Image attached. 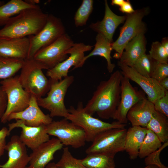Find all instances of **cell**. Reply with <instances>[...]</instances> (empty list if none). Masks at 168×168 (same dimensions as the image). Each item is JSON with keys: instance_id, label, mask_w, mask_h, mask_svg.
I'll return each mask as SVG.
<instances>
[{"instance_id": "obj_11", "label": "cell", "mask_w": 168, "mask_h": 168, "mask_svg": "<svg viewBox=\"0 0 168 168\" xmlns=\"http://www.w3.org/2000/svg\"><path fill=\"white\" fill-rule=\"evenodd\" d=\"M74 44L66 33L50 44L39 50L33 58L48 70L67 58V52Z\"/></svg>"}, {"instance_id": "obj_26", "label": "cell", "mask_w": 168, "mask_h": 168, "mask_svg": "<svg viewBox=\"0 0 168 168\" xmlns=\"http://www.w3.org/2000/svg\"><path fill=\"white\" fill-rule=\"evenodd\" d=\"M153 132L162 143L168 142V119L166 116L155 110L146 127Z\"/></svg>"}, {"instance_id": "obj_1", "label": "cell", "mask_w": 168, "mask_h": 168, "mask_svg": "<svg viewBox=\"0 0 168 168\" xmlns=\"http://www.w3.org/2000/svg\"><path fill=\"white\" fill-rule=\"evenodd\" d=\"M123 77L117 70L108 80L101 81L84 107L85 111L92 116L96 113L102 119L112 118L119 103Z\"/></svg>"}, {"instance_id": "obj_22", "label": "cell", "mask_w": 168, "mask_h": 168, "mask_svg": "<svg viewBox=\"0 0 168 168\" xmlns=\"http://www.w3.org/2000/svg\"><path fill=\"white\" fill-rule=\"evenodd\" d=\"M145 34H138L128 43L119 62L131 67L139 58L146 53L147 42Z\"/></svg>"}, {"instance_id": "obj_16", "label": "cell", "mask_w": 168, "mask_h": 168, "mask_svg": "<svg viewBox=\"0 0 168 168\" xmlns=\"http://www.w3.org/2000/svg\"><path fill=\"white\" fill-rule=\"evenodd\" d=\"M12 119L22 120L26 125L30 127L46 125L53 121L49 114H44L41 110L37 98L32 95L28 106L21 111L11 114L8 117L7 121Z\"/></svg>"}, {"instance_id": "obj_12", "label": "cell", "mask_w": 168, "mask_h": 168, "mask_svg": "<svg viewBox=\"0 0 168 168\" xmlns=\"http://www.w3.org/2000/svg\"><path fill=\"white\" fill-rule=\"evenodd\" d=\"M93 46L82 43H74L67 52L70 56L53 68L47 70L46 76L54 81H60L67 77L69 69L73 66V69L82 67L84 53L91 50Z\"/></svg>"}, {"instance_id": "obj_36", "label": "cell", "mask_w": 168, "mask_h": 168, "mask_svg": "<svg viewBox=\"0 0 168 168\" xmlns=\"http://www.w3.org/2000/svg\"><path fill=\"white\" fill-rule=\"evenodd\" d=\"M156 111L159 112L168 117V91L165 94L157 99L153 103Z\"/></svg>"}, {"instance_id": "obj_27", "label": "cell", "mask_w": 168, "mask_h": 168, "mask_svg": "<svg viewBox=\"0 0 168 168\" xmlns=\"http://www.w3.org/2000/svg\"><path fill=\"white\" fill-rule=\"evenodd\" d=\"M114 157L104 154L92 153L87 154L80 160L87 168H115Z\"/></svg>"}, {"instance_id": "obj_7", "label": "cell", "mask_w": 168, "mask_h": 168, "mask_svg": "<svg viewBox=\"0 0 168 168\" xmlns=\"http://www.w3.org/2000/svg\"><path fill=\"white\" fill-rule=\"evenodd\" d=\"M0 84L7 98V108L0 119L1 122L4 124L11 114L21 111L28 106L31 95L22 87L19 76L2 80Z\"/></svg>"}, {"instance_id": "obj_37", "label": "cell", "mask_w": 168, "mask_h": 168, "mask_svg": "<svg viewBox=\"0 0 168 168\" xmlns=\"http://www.w3.org/2000/svg\"><path fill=\"white\" fill-rule=\"evenodd\" d=\"M9 136L8 128L2 127L0 130V158L4 154L6 145V138Z\"/></svg>"}, {"instance_id": "obj_19", "label": "cell", "mask_w": 168, "mask_h": 168, "mask_svg": "<svg viewBox=\"0 0 168 168\" xmlns=\"http://www.w3.org/2000/svg\"><path fill=\"white\" fill-rule=\"evenodd\" d=\"M105 12L101 21L92 23L89 27L94 31L103 35L110 43L113 42V37L118 27L124 23L126 15L120 16L114 13L110 9L107 0L105 1Z\"/></svg>"}, {"instance_id": "obj_41", "label": "cell", "mask_w": 168, "mask_h": 168, "mask_svg": "<svg viewBox=\"0 0 168 168\" xmlns=\"http://www.w3.org/2000/svg\"><path fill=\"white\" fill-rule=\"evenodd\" d=\"M161 43L166 52L168 53V37H165L162 38Z\"/></svg>"}, {"instance_id": "obj_17", "label": "cell", "mask_w": 168, "mask_h": 168, "mask_svg": "<svg viewBox=\"0 0 168 168\" xmlns=\"http://www.w3.org/2000/svg\"><path fill=\"white\" fill-rule=\"evenodd\" d=\"M63 146L57 138H52L32 150L29 165L26 168H45L54 159L55 153Z\"/></svg>"}, {"instance_id": "obj_46", "label": "cell", "mask_w": 168, "mask_h": 168, "mask_svg": "<svg viewBox=\"0 0 168 168\" xmlns=\"http://www.w3.org/2000/svg\"><path fill=\"white\" fill-rule=\"evenodd\" d=\"M5 3L3 1L0 0V6L4 4Z\"/></svg>"}, {"instance_id": "obj_6", "label": "cell", "mask_w": 168, "mask_h": 168, "mask_svg": "<svg viewBox=\"0 0 168 168\" xmlns=\"http://www.w3.org/2000/svg\"><path fill=\"white\" fill-rule=\"evenodd\" d=\"M150 11L149 8L147 7L126 14L124 24L120 28L119 35L112 44V50L116 53L114 57L119 59L128 43L138 34L145 33L146 27L142 20L149 13Z\"/></svg>"}, {"instance_id": "obj_29", "label": "cell", "mask_w": 168, "mask_h": 168, "mask_svg": "<svg viewBox=\"0 0 168 168\" xmlns=\"http://www.w3.org/2000/svg\"><path fill=\"white\" fill-rule=\"evenodd\" d=\"M162 145L154 133L147 129L146 135L139 149L138 156L141 158L146 157L158 150Z\"/></svg>"}, {"instance_id": "obj_20", "label": "cell", "mask_w": 168, "mask_h": 168, "mask_svg": "<svg viewBox=\"0 0 168 168\" xmlns=\"http://www.w3.org/2000/svg\"><path fill=\"white\" fill-rule=\"evenodd\" d=\"M29 37L0 40V57L25 60L29 51Z\"/></svg>"}, {"instance_id": "obj_4", "label": "cell", "mask_w": 168, "mask_h": 168, "mask_svg": "<svg viewBox=\"0 0 168 168\" xmlns=\"http://www.w3.org/2000/svg\"><path fill=\"white\" fill-rule=\"evenodd\" d=\"M44 66L33 58L26 59L19 75L23 88L37 98L42 97L48 92L50 82L43 73Z\"/></svg>"}, {"instance_id": "obj_25", "label": "cell", "mask_w": 168, "mask_h": 168, "mask_svg": "<svg viewBox=\"0 0 168 168\" xmlns=\"http://www.w3.org/2000/svg\"><path fill=\"white\" fill-rule=\"evenodd\" d=\"M25 0H11L0 6V26H4L12 17L25 9L37 7Z\"/></svg>"}, {"instance_id": "obj_9", "label": "cell", "mask_w": 168, "mask_h": 168, "mask_svg": "<svg viewBox=\"0 0 168 168\" xmlns=\"http://www.w3.org/2000/svg\"><path fill=\"white\" fill-rule=\"evenodd\" d=\"M127 129L124 128L110 129L98 134L92 144L86 150L87 154L100 153L115 156L124 151Z\"/></svg>"}, {"instance_id": "obj_8", "label": "cell", "mask_w": 168, "mask_h": 168, "mask_svg": "<svg viewBox=\"0 0 168 168\" xmlns=\"http://www.w3.org/2000/svg\"><path fill=\"white\" fill-rule=\"evenodd\" d=\"M46 131L50 136L56 137L62 144L78 148L83 146L86 142L83 129L66 118L53 121L46 125Z\"/></svg>"}, {"instance_id": "obj_23", "label": "cell", "mask_w": 168, "mask_h": 168, "mask_svg": "<svg viewBox=\"0 0 168 168\" xmlns=\"http://www.w3.org/2000/svg\"><path fill=\"white\" fill-rule=\"evenodd\" d=\"M147 130L146 128L138 126H132L127 130L124 151L128 153L131 159L134 160L138 156Z\"/></svg>"}, {"instance_id": "obj_32", "label": "cell", "mask_w": 168, "mask_h": 168, "mask_svg": "<svg viewBox=\"0 0 168 168\" xmlns=\"http://www.w3.org/2000/svg\"><path fill=\"white\" fill-rule=\"evenodd\" d=\"M56 164L58 168H87L82 163L80 159L72 155L67 147L63 148L61 157Z\"/></svg>"}, {"instance_id": "obj_21", "label": "cell", "mask_w": 168, "mask_h": 168, "mask_svg": "<svg viewBox=\"0 0 168 168\" xmlns=\"http://www.w3.org/2000/svg\"><path fill=\"white\" fill-rule=\"evenodd\" d=\"M155 111L153 103L145 97L131 107L127 118L132 126L146 128Z\"/></svg>"}, {"instance_id": "obj_28", "label": "cell", "mask_w": 168, "mask_h": 168, "mask_svg": "<svg viewBox=\"0 0 168 168\" xmlns=\"http://www.w3.org/2000/svg\"><path fill=\"white\" fill-rule=\"evenodd\" d=\"M24 60L0 57V79L13 77L21 69Z\"/></svg>"}, {"instance_id": "obj_43", "label": "cell", "mask_w": 168, "mask_h": 168, "mask_svg": "<svg viewBox=\"0 0 168 168\" xmlns=\"http://www.w3.org/2000/svg\"><path fill=\"white\" fill-rule=\"evenodd\" d=\"M25 1L27 3L33 5H38L37 4L40 2V1L39 0H26Z\"/></svg>"}, {"instance_id": "obj_3", "label": "cell", "mask_w": 168, "mask_h": 168, "mask_svg": "<svg viewBox=\"0 0 168 168\" xmlns=\"http://www.w3.org/2000/svg\"><path fill=\"white\" fill-rule=\"evenodd\" d=\"M68 110L69 114L66 119L83 129L87 142H92L98 134L104 131L112 128H124L126 126L117 121L109 123L93 117L85 111L82 101L78 102L76 108L71 106Z\"/></svg>"}, {"instance_id": "obj_40", "label": "cell", "mask_w": 168, "mask_h": 168, "mask_svg": "<svg viewBox=\"0 0 168 168\" xmlns=\"http://www.w3.org/2000/svg\"><path fill=\"white\" fill-rule=\"evenodd\" d=\"M161 86L165 90H168V77L165 78L159 82Z\"/></svg>"}, {"instance_id": "obj_44", "label": "cell", "mask_w": 168, "mask_h": 168, "mask_svg": "<svg viewBox=\"0 0 168 168\" xmlns=\"http://www.w3.org/2000/svg\"><path fill=\"white\" fill-rule=\"evenodd\" d=\"M45 168H58L56 164L54 162L49 163Z\"/></svg>"}, {"instance_id": "obj_5", "label": "cell", "mask_w": 168, "mask_h": 168, "mask_svg": "<svg viewBox=\"0 0 168 168\" xmlns=\"http://www.w3.org/2000/svg\"><path fill=\"white\" fill-rule=\"evenodd\" d=\"M49 79L50 85L47 96L37 98L38 105L48 110L52 118L60 117L66 118L69 113L64 104V98L68 88L74 81V77L68 76L60 81Z\"/></svg>"}, {"instance_id": "obj_39", "label": "cell", "mask_w": 168, "mask_h": 168, "mask_svg": "<svg viewBox=\"0 0 168 168\" xmlns=\"http://www.w3.org/2000/svg\"><path fill=\"white\" fill-rule=\"evenodd\" d=\"M119 11L126 14H130L133 13L135 11L133 8L129 0L125 1L123 4L120 7Z\"/></svg>"}, {"instance_id": "obj_34", "label": "cell", "mask_w": 168, "mask_h": 168, "mask_svg": "<svg viewBox=\"0 0 168 168\" xmlns=\"http://www.w3.org/2000/svg\"><path fill=\"white\" fill-rule=\"evenodd\" d=\"M168 145V142L163 143L162 146L156 151L146 157L144 162L146 166L153 165L157 166L159 168H168L161 162L160 155L161 152Z\"/></svg>"}, {"instance_id": "obj_24", "label": "cell", "mask_w": 168, "mask_h": 168, "mask_svg": "<svg viewBox=\"0 0 168 168\" xmlns=\"http://www.w3.org/2000/svg\"><path fill=\"white\" fill-rule=\"evenodd\" d=\"M96 42L93 50L89 54L85 56L83 60L82 66L89 58L95 56H99L104 58L107 62V68L108 72L111 73L115 65L111 62V52L112 50V44L102 35L98 34L96 38Z\"/></svg>"}, {"instance_id": "obj_2", "label": "cell", "mask_w": 168, "mask_h": 168, "mask_svg": "<svg viewBox=\"0 0 168 168\" xmlns=\"http://www.w3.org/2000/svg\"><path fill=\"white\" fill-rule=\"evenodd\" d=\"M48 15L40 6L22 11L0 29V40L22 38L36 35L44 26Z\"/></svg>"}, {"instance_id": "obj_35", "label": "cell", "mask_w": 168, "mask_h": 168, "mask_svg": "<svg viewBox=\"0 0 168 168\" xmlns=\"http://www.w3.org/2000/svg\"><path fill=\"white\" fill-rule=\"evenodd\" d=\"M167 77H168V63L156 62L152 77L159 82Z\"/></svg>"}, {"instance_id": "obj_30", "label": "cell", "mask_w": 168, "mask_h": 168, "mask_svg": "<svg viewBox=\"0 0 168 168\" xmlns=\"http://www.w3.org/2000/svg\"><path fill=\"white\" fill-rule=\"evenodd\" d=\"M156 62L148 54L145 53L139 58L131 67L140 74L152 77Z\"/></svg>"}, {"instance_id": "obj_18", "label": "cell", "mask_w": 168, "mask_h": 168, "mask_svg": "<svg viewBox=\"0 0 168 168\" xmlns=\"http://www.w3.org/2000/svg\"><path fill=\"white\" fill-rule=\"evenodd\" d=\"M26 147L18 136H12L5 147L8 160L4 164L0 165V168H26L30 160Z\"/></svg>"}, {"instance_id": "obj_31", "label": "cell", "mask_w": 168, "mask_h": 168, "mask_svg": "<svg viewBox=\"0 0 168 168\" xmlns=\"http://www.w3.org/2000/svg\"><path fill=\"white\" fill-rule=\"evenodd\" d=\"M93 0H83L76 11L74 17V23L77 27L86 25L93 10Z\"/></svg>"}, {"instance_id": "obj_45", "label": "cell", "mask_w": 168, "mask_h": 168, "mask_svg": "<svg viewBox=\"0 0 168 168\" xmlns=\"http://www.w3.org/2000/svg\"><path fill=\"white\" fill-rule=\"evenodd\" d=\"M159 168L157 166L153 165H147L146 166L143 168Z\"/></svg>"}, {"instance_id": "obj_33", "label": "cell", "mask_w": 168, "mask_h": 168, "mask_svg": "<svg viewBox=\"0 0 168 168\" xmlns=\"http://www.w3.org/2000/svg\"><path fill=\"white\" fill-rule=\"evenodd\" d=\"M149 53L150 56L156 61L168 63V53L165 50L160 42H153Z\"/></svg>"}, {"instance_id": "obj_10", "label": "cell", "mask_w": 168, "mask_h": 168, "mask_svg": "<svg viewBox=\"0 0 168 168\" xmlns=\"http://www.w3.org/2000/svg\"><path fill=\"white\" fill-rule=\"evenodd\" d=\"M65 33V28L61 20L49 14L43 28L36 35L29 37V47L26 59L33 58L39 50L50 44Z\"/></svg>"}, {"instance_id": "obj_42", "label": "cell", "mask_w": 168, "mask_h": 168, "mask_svg": "<svg viewBox=\"0 0 168 168\" xmlns=\"http://www.w3.org/2000/svg\"><path fill=\"white\" fill-rule=\"evenodd\" d=\"M124 0H112L111 4L113 5H117L121 6L124 3Z\"/></svg>"}, {"instance_id": "obj_14", "label": "cell", "mask_w": 168, "mask_h": 168, "mask_svg": "<svg viewBox=\"0 0 168 168\" xmlns=\"http://www.w3.org/2000/svg\"><path fill=\"white\" fill-rule=\"evenodd\" d=\"M118 65L123 76L138 84L147 95V98L151 102L153 103L165 94L166 90L155 79L143 76L132 67L119 62Z\"/></svg>"}, {"instance_id": "obj_13", "label": "cell", "mask_w": 168, "mask_h": 168, "mask_svg": "<svg viewBox=\"0 0 168 168\" xmlns=\"http://www.w3.org/2000/svg\"><path fill=\"white\" fill-rule=\"evenodd\" d=\"M121 88L119 103L112 118L120 123L126 124L128 121L127 114L129 110L146 97L144 92L133 86L129 80L123 76L121 80Z\"/></svg>"}, {"instance_id": "obj_15", "label": "cell", "mask_w": 168, "mask_h": 168, "mask_svg": "<svg viewBox=\"0 0 168 168\" xmlns=\"http://www.w3.org/2000/svg\"><path fill=\"white\" fill-rule=\"evenodd\" d=\"M16 120L15 122L8 124L9 135L14 128H21L22 130L19 136L20 140L26 147L32 151L50 139L49 136L46 132L45 125L30 127L26 125L22 120L16 119Z\"/></svg>"}, {"instance_id": "obj_38", "label": "cell", "mask_w": 168, "mask_h": 168, "mask_svg": "<svg viewBox=\"0 0 168 168\" xmlns=\"http://www.w3.org/2000/svg\"><path fill=\"white\" fill-rule=\"evenodd\" d=\"M7 105V96L0 86V119L4 115Z\"/></svg>"}]
</instances>
